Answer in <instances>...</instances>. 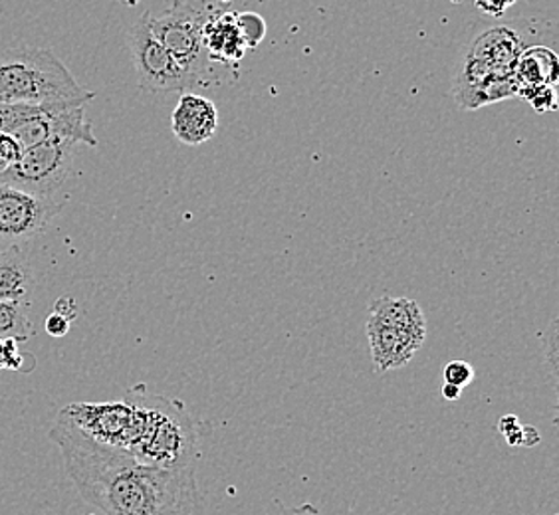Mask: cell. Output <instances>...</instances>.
<instances>
[{
	"label": "cell",
	"mask_w": 559,
	"mask_h": 515,
	"mask_svg": "<svg viewBox=\"0 0 559 515\" xmlns=\"http://www.w3.org/2000/svg\"><path fill=\"white\" fill-rule=\"evenodd\" d=\"M50 441L80 495L104 515H205L197 466H145L128 452L92 441L62 417H56Z\"/></svg>",
	"instance_id": "1"
},
{
	"label": "cell",
	"mask_w": 559,
	"mask_h": 515,
	"mask_svg": "<svg viewBox=\"0 0 559 515\" xmlns=\"http://www.w3.org/2000/svg\"><path fill=\"white\" fill-rule=\"evenodd\" d=\"M126 397L140 412L135 441L128 452L133 460L165 470L197 466L199 432L183 403L151 395L145 385L131 386Z\"/></svg>",
	"instance_id": "2"
},
{
	"label": "cell",
	"mask_w": 559,
	"mask_h": 515,
	"mask_svg": "<svg viewBox=\"0 0 559 515\" xmlns=\"http://www.w3.org/2000/svg\"><path fill=\"white\" fill-rule=\"evenodd\" d=\"M96 94L44 48H14L0 56V101L34 108L86 106Z\"/></svg>",
	"instance_id": "3"
},
{
	"label": "cell",
	"mask_w": 559,
	"mask_h": 515,
	"mask_svg": "<svg viewBox=\"0 0 559 515\" xmlns=\"http://www.w3.org/2000/svg\"><path fill=\"white\" fill-rule=\"evenodd\" d=\"M366 332L377 371L389 373L417 355L427 337V320L417 301L383 296L369 306Z\"/></svg>",
	"instance_id": "4"
},
{
	"label": "cell",
	"mask_w": 559,
	"mask_h": 515,
	"mask_svg": "<svg viewBox=\"0 0 559 515\" xmlns=\"http://www.w3.org/2000/svg\"><path fill=\"white\" fill-rule=\"evenodd\" d=\"M205 12L187 2L173 4L162 16L150 14L151 33L173 60L193 77L194 84L211 82V58L205 48Z\"/></svg>",
	"instance_id": "5"
},
{
	"label": "cell",
	"mask_w": 559,
	"mask_h": 515,
	"mask_svg": "<svg viewBox=\"0 0 559 515\" xmlns=\"http://www.w3.org/2000/svg\"><path fill=\"white\" fill-rule=\"evenodd\" d=\"M68 204L60 194H38L0 183V250L22 248L43 235Z\"/></svg>",
	"instance_id": "6"
},
{
	"label": "cell",
	"mask_w": 559,
	"mask_h": 515,
	"mask_svg": "<svg viewBox=\"0 0 559 515\" xmlns=\"http://www.w3.org/2000/svg\"><path fill=\"white\" fill-rule=\"evenodd\" d=\"M75 141L55 137L22 151L21 159L0 175V183L38 194H58L72 171Z\"/></svg>",
	"instance_id": "7"
},
{
	"label": "cell",
	"mask_w": 559,
	"mask_h": 515,
	"mask_svg": "<svg viewBox=\"0 0 559 515\" xmlns=\"http://www.w3.org/2000/svg\"><path fill=\"white\" fill-rule=\"evenodd\" d=\"M150 14L151 12L141 14L140 21H135L128 34L131 60L135 65L141 89L163 94H179L191 89L197 86L193 77L173 60V56L163 48L155 34L151 33Z\"/></svg>",
	"instance_id": "8"
},
{
	"label": "cell",
	"mask_w": 559,
	"mask_h": 515,
	"mask_svg": "<svg viewBox=\"0 0 559 515\" xmlns=\"http://www.w3.org/2000/svg\"><path fill=\"white\" fill-rule=\"evenodd\" d=\"M92 441L118 451L130 452L135 441L140 412L130 398L118 403H72L58 412Z\"/></svg>",
	"instance_id": "9"
},
{
	"label": "cell",
	"mask_w": 559,
	"mask_h": 515,
	"mask_svg": "<svg viewBox=\"0 0 559 515\" xmlns=\"http://www.w3.org/2000/svg\"><path fill=\"white\" fill-rule=\"evenodd\" d=\"M86 106H60V108H43L36 116L26 119L11 133L21 143L22 149L34 147L43 141L55 137H68L78 145L97 147L94 128L84 113Z\"/></svg>",
	"instance_id": "10"
},
{
	"label": "cell",
	"mask_w": 559,
	"mask_h": 515,
	"mask_svg": "<svg viewBox=\"0 0 559 515\" xmlns=\"http://www.w3.org/2000/svg\"><path fill=\"white\" fill-rule=\"evenodd\" d=\"M524 36L518 33L516 26L502 24L490 26L474 38L463 50V60L483 68L490 74L514 75L518 58L526 50Z\"/></svg>",
	"instance_id": "11"
},
{
	"label": "cell",
	"mask_w": 559,
	"mask_h": 515,
	"mask_svg": "<svg viewBox=\"0 0 559 515\" xmlns=\"http://www.w3.org/2000/svg\"><path fill=\"white\" fill-rule=\"evenodd\" d=\"M171 129L173 135L189 147H199L213 140L218 129L215 104L209 97L185 92L173 109Z\"/></svg>",
	"instance_id": "12"
},
{
	"label": "cell",
	"mask_w": 559,
	"mask_h": 515,
	"mask_svg": "<svg viewBox=\"0 0 559 515\" xmlns=\"http://www.w3.org/2000/svg\"><path fill=\"white\" fill-rule=\"evenodd\" d=\"M205 48L211 62H238L247 55V44L238 31L237 14L223 12L218 16H206Z\"/></svg>",
	"instance_id": "13"
},
{
	"label": "cell",
	"mask_w": 559,
	"mask_h": 515,
	"mask_svg": "<svg viewBox=\"0 0 559 515\" xmlns=\"http://www.w3.org/2000/svg\"><path fill=\"white\" fill-rule=\"evenodd\" d=\"M34 272L22 248L0 250V301L31 306Z\"/></svg>",
	"instance_id": "14"
},
{
	"label": "cell",
	"mask_w": 559,
	"mask_h": 515,
	"mask_svg": "<svg viewBox=\"0 0 559 515\" xmlns=\"http://www.w3.org/2000/svg\"><path fill=\"white\" fill-rule=\"evenodd\" d=\"M558 55L546 46L526 48L514 65L518 92L527 87L554 86L558 84Z\"/></svg>",
	"instance_id": "15"
},
{
	"label": "cell",
	"mask_w": 559,
	"mask_h": 515,
	"mask_svg": "<svg viewBox=\"0 0 559 515\" xmlns=\"http://www.w3.org/2000/svg\"><path fill=\"white\" fill-rule=\"evenodd\" d=\"M26 306L14 301H0V339H14L16 344L28 342L36 335Z\"/></svg>",
	"instance_id": "16"
},
{
	"label": "cell",
	"mask_w": 559,
	"mask_h": 515,
	"mask_svg": "<svg viewBox=\"0 0 559 515\" xmlns=\"http://www.w3.org/2000/svg\"><path fill=\"white\" fill-rule=\"evenodd\" d=\"M498 430L504 436L506 442L514 448H532V446H538L539 441H542L538 430L530 427V424L527 427L522 424L514 415L502 417L498 422Z\"/></svg>",
	"instance_id": "17"
},
{
	"label": "cell",
	"mask_w": 559,
	"mask_h": 515,
	"mask_svg": "<svg viewBox=\"0 0 559 515\" xmlns=\"http://www.w3.org/2000/svg\"><path fill=\"white\" fill-rule=\"evenodd\" d=\"M237 24L247 48H259L266 36V21L257 12H238Z\"/></svg>",
	"instance_id": "18"
},
{
	"label": "cell",
	"mask_w": 559,
	"mask_h": 515,
	"mask_svg": "<svg viewBox=\"0 0 559 515\" xmlns=\"http://www.w3.org/2000/svg\"><path fill=\"white\" fill-rule=\"evenodd\" d=\"M518 96L527 99V104L538 113H548L558 109V94L554 86L527 87V89H520Z\"/></svg>",
	"instance_id": "19"
},
{
	"label": "cell",
	"mask_w": 559,
	"mask_h": 515,
	"mask_svg": "<svg viewBox=\"0 0 559 515\" xmlns=\"http://www.w3.org/2000/svg\"><path fill=\"white\" fill-rule=\"evenodd\" d=\"M43 108L34 106H21V104H4L0 101V133H11L12 129L19 128L26 119L33 118Z\"/></svg>",
	"instance_id": "20"
},
{
	"label": "cell",
	"mask_w": 559,
	"mask_h": 515,
	"mask_svg": "<svg viewBox=\"0 0 559 515\" xmlns=\"http://www.w3.org/2000/svg\"><path fill=\"white\" fill-rule=\"evenodd\" d=\"M28 355L21 354L19 344L14 339H0V371H24V361Z\"/></svg>",
	"instance_id": "21"
},
{
	"label": "cell",
	"mask_w": 559,
	"mask_h": 515,
	"mask_svg": "<svg viewBox=\"0 0 559 515\" xmlns=\"http://www.w3.org/2000/svg\"><path fill=\"white\" fill-rule=\"evenodd\" d=\"M474 375H476V373H474L473 366L466 363V361H461V359L447 363L444 371H442L444 383L459 386V388L471 385L474 381Z\"/></svg>",
	"instance_id": "22"
},
{
	"label": "cell",
	"mask_w": 559,
	"mask_h": 515,
	"mask_svg": "<svg viewBox=\"0 0 559 515\" xmlns=\"http://www.w3.org/2000/svg\"><path fill=\"white\" fill-rule=\"evenodd\" d=\"M22 145L12 133H0V175L21 159Z\"/></svg>",
	"instance_id": "23"
},
{
	"label": "cell",
	"mask_w": 559,
	"mask_h": 515,
	"mask_svg": "<svg viewBox=\"0 0 559 515\" xmlns=\"http://www.w3.org/2000/svg\"><path fill=\"white\" fill-rule=\"evenodd\" d=\"M516 2L518 0H474L476 9H480V12H485L488 16H495V19L504 16L508 9H512Z\"/></svg>",
	"instance_id": "24"
},
{
	"label": "cell",
	"mask_w": 559,
	"mask_h": 515,
	"mask_svg": "<svg viewBox=\"0 0 559 515\" xmlns=\"http://www.w3.org/2000/svg\"><path fill=\"white\" fill-rule=\"evenodd\" d=\"M70 327H72V322L55 312L50 313L46 318V322H44V330H46L48 335H52V337H64L70 332Z\"/></svg>",
	"instance_id": "25"
},
{
	"label": "cell",
	"mask_w": 559,
	"mask_h": 515,
	"mask_svg": "<svg viewBox=\"0 0 559 515\" xmlns=\"http://www.w3.org/2000/svg\"><path fill=\"white\" fill-rule=\"evenodd\" d=\"M548 347L549 375L556 385V376H558V335H556V323H551L549 327V339L546 342Z\"/></svg>",
	"instance_id": "26"
},
{
	"label": "cell",
	"mask_w": 559,
	"mask_h": 515,
	"mask_svg": "<svg viewBox=\"0 0 559 515\" xmlns=\"http://www.w3.org/2000/svg\"><path fill=\"white\" fill-rule=\"evenodd\" d=\"M55 313L62 315V318L70 320V322H74L75 318H78V303H75L72 296H62V298L56 300Z\"/></svg>",
	"instance_id": "27"
},
{
	"label": "cell",
	"mask_w": 559,
	"mask_h": 515,
	"mask_svg": "<svg viewBox=\"0 0 559 515\" xmlns=\"http://www.w3.org/2000/svg\"><path fill=\"white\" fill-rule=\"evenodd\" d=\"M442 397L447 398L449 403H454V400H459V398L463 397V388L444 383V385H442Z\"/></svg>",
	"instance_id": "28"
},
{
	"label": "cell",
	"mask_w": 559,
	"mask_h": 515,
	"mask_svg": "<svg viewBox=\"0 0 559 515\" xmlns=\"http://www.w3.org/2000/svg\"><path fill=\"white\" fill-rule=\"evenodd\" d=\"M278 515H322L313 505L306 504L300 505V507H296V510H290V512H282Z\"/></svg>",
	"instance_id": "29"
}]
</instances>
